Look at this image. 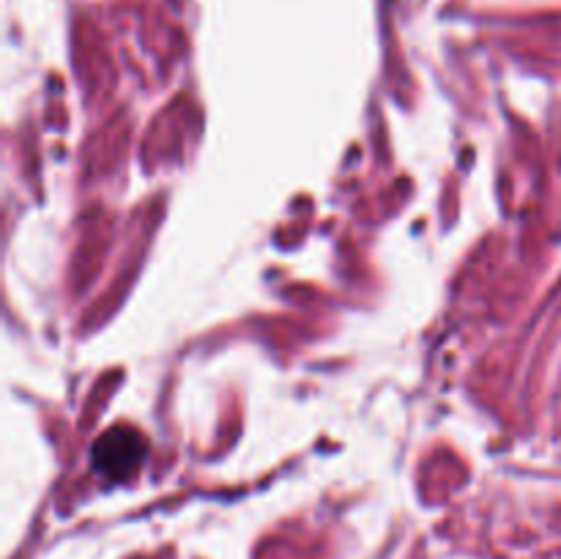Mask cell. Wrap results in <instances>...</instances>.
Listing matches in <instances>:
<instances>
[{
	"label": "cell",
	"instance_id": "cell-1",
	"mask_svg": "<svg viewBox=\"0 0 561 559\" xmlns=\"http://www.w3.org/2000/svg\"><path fill=\"white\" fill-rule=\"evenodd\" d=\"M142 458V442L137 433L129 431H113L104 433L93 447V460L107 475H124V471L135 469Z\"/></svg>",
	"mask_w": 561,
	"mask_h": 559
}]
</instances>
